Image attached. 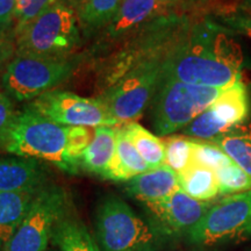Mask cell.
<instances>
[{
  "mask_svg": "<svg viewBox=\"0 0 251 251\" xmlns=\"http://www.w3.org/2000/svg\"><path fill=\"white\" fill-rule=\"evenodd\" d=\"M242 64V47L231 31L206 20L172 43L162 61V77L227 89L240 79Z\"/></svg>",
  "mask_w": 251,
  "mask_h": 251,
  "instance_id": "6da1fadb",
  "label": "cell"
},
{
  "mask_svg": "<svg viewBox=\"0 0 251 251\" xmlns=\"http://www.w3.org/2000/svg\"><path fill=\"white\" fill-rule=\"evenodd\" d=\"M92 136L90 128L58 125L26 107L18 112L0 146L14 156L42 159L76 174Z\"/></svg>",
  "mask_w": 251,
  "mask_h": 251,
  "instance_id": "7a4b0ae2",
  "label": "cell"
},
{
  "mask_svg": "<svg viewBox=\"0 0 251 251\" xmlns=\"http://www.w3.org/2000/svg\"><path fill=\"white\" fill-rule=\"evenodd\" d=\"M14 39L15 56L69 57L80 40L76 12L64 1L55 2L15 33Z\"/></svg>",
  "mask_w": 251,
  "mask_h": 251,
  "instance_id": "3957f363",
  "label": "cell"
},
{
  "mask_svg": "<svg viewBox=\"0 0 251 251\" xmlns=\"http://www.w3.org/2000/svg\"><path fill=\"white\" fill-rule=\"evenodd\" d=\"M226 89L192 85L161 76L152 101V126L161 136L185 128Z\"/></svg>",
  "mask_w": 251,
  "mask_h": 251,
  "instance_id": "277c9868",
  "label": "cell"
},
{
  "mask_svg": "<svg viewBox=\"0 0 251 251\" xmlns=\"http://www.w3.org/2000/svg\"><path fill=\"white\" fill-rule=\"evenodd\" d=\"M100 251H156L155 234L124 200L107 196L96 213Z\"/></svg>",
  "mask_w": 251,
  "mask_h": 251,
  "instance_id": "5b68a950",
  "label": "cell"
},
{
  "mask_svg": "<svg viewBox=\"0 0 251 251\" xmlns=\"http://www.w3.org/2000/svg\"><path fill=\"white\" fill-rule=\"evenodd\" d=\"M78 57L43 58L15 56L6 65L1 84L6 94L18 101L34 100L67 80L77 69Z\"/></svg>",
  "mask_w": 251,
  "mask_h": 251,
  "instance_id": "8992f818",
  "label": "cell"
},
{
  "mask_svg": "<svg viewBox=\"0 0 251 251\" xmlns=\"http://www.w3.org/2000/svg\"><path fill=\"white\" fill-rule=\"evenodd\" d=\"M162 61L151 58L137 63L99 97L115 120L122 124L142 117L161 80Z\"/></svg>",
  "mask_w": 251,
  "mask_h": 251,
  "instance_id": "52a82bcc",
  "label": "cell"
},
{
  "mask_svg": "<svg viewBox=\"0 0 251 251\" xmlns=\"http://www.w3.org/2000/svg\"><path fill=\"white\" fill-rule=\"evenodd\" d=\"M69 214L65 191L57 185H45L34 198L23 224L1 251H46L54 229Z\"/></svg>",
  "mask_w": 251,
  "mask_h": 251,
  "instance_id": "ba28073f",
  "label": "cell"
},
{
  "mask_svg": "<svg viewBox=\"0 0 251 251\" xmlns=\"http://www.w3.org/2000/svg\"><path fill=\"white\" fill-rule=\"evenodd\" d=\"M198 246L247 240L251 237V191L231 194L212 205L187 234Z\"/></svg>",
  "mask_w": 251,
  "mask_h": 251,
  "instance_id": "9c48e42d",
  "label": "cell"
},
{
  "mask_svg": "<svg viewBox=\"0 0 251 251\" xmlns=\"http://www.w3.org/2000/svg\"><path fill=\"white\" fill-rule=\"evenodd\" d=\"M27 108L68 127H115L121 122L109 114L103 102L63 91H50L31 100Z\"/></svg>",
  "mask_w": 251,
  "mask_h": 251,
  "instance_id": "30bf717a",
  "label": "cell"
},
{
  "mask_svg": "<svg viewBox=\"0 0 251 251\" xmlns=\"http://www.w3.org/2000/svg\"><path fill=\"white\" fill-rule=\"evenodd\" d=\"M144 205L155 219L157 227L171 235L190 233L212 207L211 202L193 199L181 190Z\"/></svg>",
  "mask_w": 251,
  "mask_h": 251,
  "instance_id": "8fae6325",
  "label": "cell"
},
{
  "mask_svg": "<svg viewBox=\"0 0 251 251\" xmlns=\"http://www.w3.org/2000/svg\"><path fill=\"white\" fill-rule=\"evenodd\" d=\"M47 174L39 159L0 156V192L36 191L46 185Z\"/></svg>",
  "mask_w": 251,
  "mask_h": 251,
  "instance_id": "7c38bea8",
  "label": "cell"
},
{
  "mask_svg": "<svg viewBox=\"0 0 251 251\" xmlns=\"http://www.w3.org/2000/svg\"><path fill=\"white\" fill-rule=\"evenodd\" d=\"M178 175L168 165L151 169L127 181L126 191L143 203L158 201L177 192Z\"/></svg>",
  "mask_w": 251,
  "mask_h": 251,
  "instance_id": "4fadbf2b",
  "label": "cell"
},
{
  "mask_svg": "<svg viewBox=\"0 0 251 251\" xmlns=\"http://www.w3.org/2000/svg\"><path fill=\"white\" fill-rule=\"evenodd\" d=\"M164 0H122L117 15L107 25L109 37L127 35L130 31L146 25L164 13Z\"/></svg>",
  "mask_w": 251,
  "mask_h": 251,
  "instance_id": "5bb4252c",
  "label": "cell"
},
{
  "mask_svg": "<svg viewBox=\"0 0 251 251\" xmlns=\"http://www.w3.org/2000/svg\"><path fill=\"white\" fill-rule=\"evenodd\" d=\"M117 135L115 127L94 128L92 140L81 156L80 166L90 174L107 179L114 161Z\"/></svg>",
  "mask_w": 251,
  "mask_h": 251,
  "instance_id": "9a60e30c",
  "label": "cell"
},
{
  "mask_svg": "<svg viewBox=\"0 0 251 251\" xmlns=\"http://www.w3.org/2000/svg\"><path fill=\"white\" fill-rule=\"evenodd\" d=\"M115 135H117L115 156L107 179L128 181L136 176L150 170L148 164L131 143L128 135L126 134L124 122L115 126Z\"/></svg>",
  "mask_w": 251,
  "mask_h": 251,
  "instance_id": "2e32d148",
  "label": "cell"
},
{
  "mask_svg": "<svg viewBox=\"0 0 251 251\" xmlns=\"http://www.w3.org/2000/svg\"><path fill=\"white\" fill-rule=\"evenodd\" d=\"M39 191L0 192V243L8 242L17 233Z\"/></svg>",
  "mask_w": 251,
  "mask_h": 251,
  "instance_id": "e0dca14e",
  "label": "cell"
},
{
  "mask_svg": "<svg viewBox=\"0 0 251 251\" xmlns=\"http://www.w3.org/2000/svg\"><path fill=\"white\" fill-rule=\"evenodd\" d=\"M211 108L220 120L230 127L243 125L250 113V97L246 84L238 79L227 87L212 103Z\"/></svg>",
  "mask_w": 251,
  "mask_h": 251,
  "instance_id": "ac0fdd59",
  "label": "cell"
},
{
  "mask_svg": "<svg viewBox=\"0 0 251 251\" xmlns=\"http://www.w3.org/2000/svg\"><path fill=\"white\" fill-rule=\"evenodd\" d=\"M51 240L61 251H100L98 243L91 236L86 226L69 214L56 226Z\"/></svg>",
  "mask_w": 251,
  "mask_h": 251,
  "instance_id": "d6986e66",
  "label": "cell"
},
{
  "mask_svg": "<svg viewBox=\"0 0 251 251\" xmlns=\"http://www.w3.org/2000/svg\"><path fill=\"white\" fill-rule=\"evenodd\" d=\"M179 188L199 201H208L219 194L218 178L214 171L192 164L178 175Z\"/></svg>",
  "mask_w": 251,
  "mask_h": 251,
  "instance_id": "ffe728a7",
  "label": "cell"
},
{
  "mask_svg": "<svg viewBox=\"0 0 251 251\" xmlns=\"http://www.w3.org/2000/svg\"><path fill=\"white\" fill-rule=\"evenodd\" d=\"M235 164L251 177V125H238L214 141Z\"/></svg>",
  "mask_w": 251,
  "mask_h": 251,
  "instance_id": "44dd1931",
  "label": "cell"
},
{
  "mask_svg": "<svg viewBox=\"0 0 251 251\" xmlns=\"http://www.w3.org/2000/svg\"><path fill=\"white\" fill-rule=\"evenodd\" d=\"M124 128L150 170L165 165V148L163 140L135 121L124 122Z\"/></svg>",
  "mask_w": 251,
  "mask_h": 251,
  "instance_id": "7402d4cb",
  "label": "cell"
},
{
  "mask_svg": "<svg viewBox=\"0 0 251 251\" xmlns=\"http://www.w3.org/2000/svg\"><path fill=\"white\" fill-rule=\"evenodd\" d=\"M231 128L233 127L220 120L212 108L208 107L184 128V134L197 140L214 141L222 135L227 134L229 130H231Z\"/></svg>",
  "mask_w": 251,
  "mask_h": 251,
  "instance_id": "603a6c76",
  "label": "cell"
},
{
  "mask_svg": "<svg viewBox=\"0 0 251 251\" xmlns=\"http://www.w3.org/2000/svg\"><path fill=\"white\" fill-rule=\"evenodd\" d=\"M165 148V165L179 175L187 170L192 163L193 140L181 135L163 139Z\"/></svg>",
  "mask_w": 251,
  "mask_h": 251,
  "instance_id": "cb8c5ba5",
  "label": "cell"
},
{
  "mask_svg": "<svg viewBox=\"0 0 251 251\" xmlns=\"http://www.w3.org/2000/svg\"><path fill=\"white\" fill-rule=\"evenodd\" d=\"M121 4L122 0H86L77 14L85 26L99 28L111 23Z\"/></svg>",
  "mask_w": 251,
  "mask_h": 251,
  "instance_id": "d4e9b609",
  "label": "cell"
},
{
  "mask_svg": "<svg viewBox=\"0 0 251 251\" xmlns=\"http://www.w3.org/2000/svg\"><path fill=\"white\" fill-rule=\"evenodd\" d=\"M192 163L194 165L203 166L215 172L234 162L218 144L212 141L193 140Z\"/></svg>",
  "mask_w": 251,
  "mask_h": 251,
  "instance_id": "484cf974",
  "label": "cell"
},
{
  "mask_svg": "<svg viewBox=\"0 0 251 251\" xmlns=\"http://www.w3.org/2000/svg\"><path fill=\"white\" fill-rule=\"evenodd\" d=\"M215 175L220 194H237L251 191V177L235 163L219 169Z\"/></svg>",
  "mask_w": 251,
  "mask_h": 251,
  "instance_id": "4316f807",
  "label": "cell"
},
{
  "mask_svg": "<svg viewBox=\"0 0 251 251\" xmlns=\"http://www.w3.org/2000/svg\"><path fill=\"white\" fill-rule=\"evenodd\" d=\"M57 1L63 0H17V14H15L14 34L26 27L34 19H36L41 13L54 5Z\"/></svg>",
  "mask_w": 251,
  "mask_h": 251,
  "instance_id": "83f0119b",
  "label": "cell"
},
{
  "mask_svg": "<svg viewBox=\"0 0 251 251\" xmlns=\"http://www.w3.org/2000/svg\"><path fill=\"white\" fill-rule=\"evenodd\" d=\"M17 114L18 112H15L11 97L4 92H0V144L8 133Z\"/></svg>",
  "mask_w": 251,
  "mask_h": 251,
  "instance_id": "f1b7e54d",
  "label": "cell"
},
{
  "mask_svg": "<svg viewBox=\"0 0 251 251\" xmlns=\"http://www.w3.org/2000/svg\"><path fill=\"white\" fill-rule=\"evenodd\" d=\"M17 0H0V31H7L15 21Z\"/></svg>",
  "mask_w": 251,
  "mask_h": 251,
  "instance_id": "f546056e",
  "label": "cell"
},
{
  "mask_svg": "<svg viewBox=\"0 0 251 251\" xmlns=\"http://www.w3.org/2000/svg\"><path fill=\"white\" fill-rule=\"evenodd\" d=\"M17 52L14 36L9 35L7 31H0V68L13 59Z\"/></svg>",
  "mask_w": 251,
  "mask_h": 251,
  "instance_id": "4dcf8cb0",
  "label": "cell"
},
{
  "mask_svg": "<svg viewBox=\"0 0 251 251\" xmlns=\"http://www.w3.org/2000/svg\"><path fill=\"white\" fill-rule=\"evenodd\" d=\"M225 23L231 29L251 39V18L246 15H229L225 18Z\"/></svg>",
  "mask_w": 251,
  "mask_h": 251,
  "instance_id": "1f68e13d",
  "label": "cell"
},
{
  "mask_svg": "<svg viewBox=\"0 0 251 251\" xmlns=\"http://www.w3.org/2000/svg\"><path fill=\"white\" fill-rule=\"evenodd\" d=\"M63 1H64L69 7H71L77 13V12L81 8V6L85 4L86 0H63Z\"/></svg>",
  "mask_w": 251,
  "mask_h": 251,
  "instance_id": "d6a6232c",
  "label": "cell"
},
{
  "mask_svg": "<svg viewBox=\"0 0 251 251\" xmlns=\"http://www.w3.org/2000/svg\"><path fill=\"white\" fill-rule=\"evenodd\" d=\"M242 7L246 9L247 13H251V0H244Z\"/></svg>",
  "mask_w": 251,
  "mask_h": 251,
  "instance_id": "836d02e7",
  "label": "cell"
},
{
  "mask_svg": "<svg viewBox=\"0 0 251 251\" xmlns=\"http://www.w3.org/2000/svg\"><path fill=\"white\" fill-rule=\"evenodd\" d=\"M2 246H4V244L0 243V251H1V249H2Z\"/></svg>",
  "mask_w": 251,
  "mask_h": 251,
  "instance_id": "e575fe53",
  "label": "cell"
},
{
  "mask_svg": "<svg viewBox=\"0 0 251 251\" xmlns=\"http://www.w3.org/2000/svg\"><path fill=\"white\" fill-rule=\"evenodd\" d=\"M164 1H170V0H164Z\"/></svg>",
  "mask_w": 251,
  "mask_h": 251,
  "instance_id": "d590c367",
  "label": "cell"
},
{
  "mask_svg": "<svg viewBox=\"0 0 251 251\" xmlns=\"http://www.w3.org/2000/svg\"><path fill=\"white\" fill-rule=\"evenodd\" d=\"M248 14H251V13H248Z\"/></svg>",
  "mask_w": 251,
  "mask_h": 251,
  "instance_id": "8d00e7d4",
  "label": "cell"
}]
</instances>
